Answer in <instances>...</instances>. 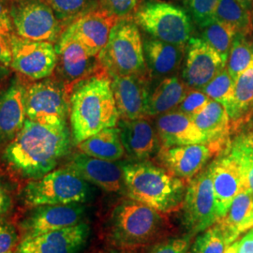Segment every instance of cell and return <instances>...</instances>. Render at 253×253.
<instances>
[{
  "instance_id": "36",
  "label": "cell",
  "mask_w": 253,
  "mask_h": 253,
  "mask_svg": "<svg viewBox=\"0 0 253 253\" xmlns=\"http://www.w3.org/2000/svg\"><path fill=\"white\" fill-rule=\"evenodd\" d=\"M220 0H186V6L191 17L201 28L214 20L215 12Z\"/></svg>"
},
{
  "instance_id": "25",
  "label": "cell",
  "mask_w": 253,
  "mask_h": 253,
  "mask_svg": "<svg viewBox=\"0 0 253 253\" xmlns=\"http://www.w3.org/2000/svg\"><path fill=\"white\" fill-rule=\"evenodd\" d=\"M217 223L226 237L228 244L234 243L235 239L253 228V194L249 190L240 192L233 201L224 217L217 220Z\"/></svg>"
},
{
  "instance_id": "7",
  "label": "cell",
  "mask_w": 253,
  "mask_h": 253,
  "mask_svg": "<svg viewBox=\"0 0 253 253\" xmlns=\"http://www.w3.org/2000/svg\"><path fill=\"white\" fill-rule=\"evenodd\" d=\"M135 23L150 36L172 44L187 45L192 25L184 9L162 1H149L136 11Z\"/></svg>"
},
{
  "instance_id": "12",
  "label": "cell",
  "mask_w": 253,
  "mask_h": 253,
  "mask_svg": "<svg viewBox=\"0 0 253 253\" xmlns=\"http://www.w3.org/2000/svg\"><path fill=\"white\" fill-rule=\"evenodd\" d=\"M90 227L81 222L42 235L25 236L16 248V253H79L85 247Z\"/></svg>"
},
{
  "instance_id": "10",
  "label": "cell",
  "mask_w": 253,
  "mask_h": 253,
  "mask_svg": "<svg viewBox=\"0 0 253 253\" xmlns=\"http://www.w3.org/2000/svg\"><path fill=\"white\" fill-rule=\"evenodd\" d=\"M182 208L184 224L191 234L204 232L217 222L215 194L209 167L190 180Z\"/></svg>"
},
{
  "instance_id": "15",
  "label": "cell",
  "mask_w": 253,
  "mask_h": 253,
  "mask_svg": "<svg viewBox=\"0 0 253 253\" xmlns=\"http://www.w3.org/2000/svg\"><path fill=\"white\" fill-rule=\"evenodd\" d=\"M55 48L57 52L56 68L69 92L76 84L96 74L99 69H102L99 57L91 54L77 41L59 39Z\"/></svg>"
},
{
  "instance_id": "49",
  "label": "cell",
  "mask_w": 253,
  "mask_h": 253,
  "mask_svg": "<svg viewBox=\"0 0 253 253\" xmlns=\"http://www.w3.org/2000/svg\"></svg>"
},
{
  "instance_id": "23",
  "label": "cell",
  "mask_w": 253,
  "mask_h": 253,
  "mask_svg": "<svg viewBox=\"0 0 253 253\" xmlns=\"http://www.w3.org/2000/svg\"><path fill=\"white\" fill-rule=\"evenodd\" d=\"M121 141L126 153L135 161H145L156 151L159 137L147 117L118 121Z\"/></svg>"
},
{
  "instance_id": "44",
  "label": "cell",
  "mask_w": 253,
  "mask_h": 253,
  "mask_svg": "<svg viewBox=\"0 0 253 253\" xmlns=\"http://www.w3.org/2000/svg\"><path fill=\"white\" fill-rule=\"evenodd\" d=\"M12 53L9 44V38L0 34V68L11 66Z\"/></svg>"
},
{
  "instance_id": "22",
  "label": "cell",
  "mask_w": 253,
  "mask_h": 253,
  "mask_svg": "<svg viewBox=\"0 0 253 253\" xmlns=\"http://www.w3.org/2000/svg\"><path fill=\"white\" fill-rule=\"evenodd\" d=\"M155 127L164 147L208 144L193 118L177 110L157 117Z\"/></svg>"
},
{
  "instance_id": "37",
  "label": "cell",
  "mask_w": 253,
  "mask_h": 253,
  "mask_svg": "<svg viewBox=\"0 0 253 253\" xmlns=\"http://www.w3.org/2000/svg\"><path fill=\"white\" fill-rule=\"evenodd\" d=\"M210 100L204 91L189 88L176 110L193 118L208 105Z\"/></svg>"
},
{
  "instance_id": "38",
  "label": "cell",
  "mask_w": 253,
  "mask_h": 253,
  "mask_svg": "<svg viewBox=\"0 0 253 253\" xmlns=\"http://www.w3.org/2000/svg\"><path fill=\"white\" fill-rule=\"evenodd\" d=\"M101 9L118 19H130L135 15L138 0H100Z\"/></svg>"
},
{
  "instance_id": "8",
  "label": "cell",
  "mask_w": 253,
  "mask_h": 253,
  "mask_svg": "<svg viewBox=\"0 0 253 253\" xmlns=\"http://www.w3.org/2000/svg\"><path fill=\"white\" fill-rule=\"evenodd\" d=\"M68 93L62 82L42 79L30 84L26 93L27 119L51 127L68 126Z\"/></svg>"
},
{
  "instance_id": "11",
  "label": "cell",
  "mask_w": 253,
  "mask_h": 253,
  "mask_svg": "<svg viewBox=\"0 0 253 253\" xmlns=\"http://www.w3.org/2000/svg\"><path fill=\"white\" fill-rule=\"evenodd\" d=\"M12 53L11 68L33 80H42L54 73L57 52L52 42L32 41L12 34L9 37Z\"/></svg>"
},
{
  "instance_id": "6",
  "label": "cell",
  "mask_w": 253,
  "mask_h": 253,
  "mask_svg": "<svg viewBox=\"0 0 253 253\" xmlns=\"http://www.w3.org/2000/svg\"><path fill=\"white\" fill-rule=\"evenodd\" d=\"M90 196L88 182L68 166L29 182L22 191L24 204L30 208L84 204Z\"/></svg>"
},
{
  "instance_id": "3",
  "label": "cell",
  "mask_w": 253,
  "mask_h": 253,
  "mask_svg": "<svg viewBox=\"0 0 253 253\" xmlns=\"http://www.w3.org/2000/svg\"><path fill=\"white\" fill-rule=\"evenodd\" d=\"M127 195L163 214L182 207L186 193L185 180L165 168L147 163H129L123 166Z\"/></svg>"
},
{
  "instance_id": "5",
  "label": "cell",
  "mask_w": 253,
  "mask_h": 253,
  "mask_svg": "<svg viewBox=\"0 0 253 253\" xmlns=\"http://www.w3.org/2000/svg\"><path fill=\"white\" fill-rule=\"evenodd\" d=\"M98 57L110 78L150 74L139 27L131 18L118 20Z\"/></svg>"
},
{
  "instance_id": "18",
  "label": "cell",
  "mask_w": 253,
  "mask_h": 253,
  "mask_svg": "<svg viewBox=\"0 0 253 253\" xmlns=\"http://www.w3.org/2000/svg\"><path fill=\"white\" fill-rule=\"evenodd\" d=\"M217 219L224 217L235 197L245 190L244 176L237 157L232 151L210 166Z\"/></svg>"
},
{
  "instance_id": "34",
  "label": "cell",
  "mask_w": 253,
  "mask_h": 253,
  "mask_svg": "<svg viewBox=\"0 0 253 253\" xmlns=\"http://www.w3.org/2000/svg\"><path fill=\"white\" fill-rule=\"evenodd\" d=\"M228 246L225 235L216 222L196 238L190 253H224Z\"/></svg>"
},
{
  "instance_id": "45",
  "label": "cell",
  "mask_w": 253,
  "mask_h": 253,
  "mask_svg": "<svg viewBox=\"0 0 253 253\" xmlns=\"http://www.w3.org/2000/svg\"><path fill=\"white\" fill-rule=\"evenodd\" d=\"M12 209V198L8 189L0 182V217Z\"/></svg>"
},
{
  "instance_id": "14",
  "label": "cell",
  "mask_w": 253,
  "mask_h": 253,
  "mask_svg": "<svg viewBox=\"0 0 253 253\" xmlns=\"http://www.w3.org/2000/svg\"><path fill=\"white\" fill-rule=\"evenodd\" d=\"M182 79L190 88L203 90L226 64L220 55L200 38H191L187 46Z\"/></svg>"
},
{
  "instance_id": "35",
  "label": "cell",
  "mask_w": 253,
  "mask_h": 253,
  "mask_svg": "<svg viewBox=\"0 0 253 253\" xmlns=\"http://www.w3.org/2000/svg\"><path fill=\"white\" fill-rule=\"evenodd\" d=\"M59 23L72 24L75 19L90 11L92 0H46Z\"/></svg>"
},
{
  "instance_id": "26",
  "label": "cell",
  "mask_w": 253,
  "mask_h": 253,
  "mask_svg": "<svg viewBox=\"0 0 253 253\" xmlns=\"http://www.w3.org/2000/svg\"><path fill=\"white\" fill-rule=\"evenodd\" d=\"M192 118L202 133L206 136L208 144L221 148L226 143L232 123L226 109L220 103L210 100L208 105Z\"/></svg>"
},
{
  "instance_id": "28",
  "label": "cell",
  "mask_w": 253,
  "mask_h": 253,
  "mask_svg": "<svg viewBox=\"0 0 253 253\" xmlns=\"http://www.w3.org/2000/svg\"><path fill=\"white\" fill-rule=\"evenodd\" d=\"M77 145L81 153L109 162L122 159L126 152L119 128L116 126L104 128Z\"/></svg>"
},
{
  "instance_id": "41",
  "label": "cell",
  "mask_w": 253,
  "mask_h": 253,
  "mask_svg": "<svg viewBox=\"0 0 253 253\" xmlns=\"http://www.w3.org/2000/svg\"><path fill=\"white\" fill-rule=\"evenodd\" d=\"M237 157L244 176L245 190L253 194V157L236 150L232 147L231 150Z\"/></svg>"
},
{
  "instance_id": "42",
  "label": "cell",
  "mask_w": 253,
  "mask_h": 253,
  "mask_svg": "<svg viewBox=\"0 0 253 253\" xmlns=\"http://www.w3.org/2000/svg\"><path fill=\"white\" fill-rule=\"evenodd\" d=\"M12 30L13 26L9 9L5 5L3 0H0V34L9 38L12 35Z\"/></svg>"
},
{
  "instance_id": "48",
  "label": "cell",
  "mask_w": 253,
  "mask_h": 253,
  "mask_svg": "<svg viewBox=\"0 0 253 253\" xmlns=\"http://www.w3.org/2000/svg\"><path fill=\"white\" fill-rule=\"evenodd\" d=\"M237 250H238V243L235 242L227 247L224 253H238Z\"/></svg>"
},
{
  "instance_id": "24",
  "label": "cell",
  "mask_w": 253,
  "mask_h": 253,
  "mask_svg": "<svg viewBox=\"0 0 253 253\" xmlns=\"http://www.w3.org/2000/svg\"><path fill=\"white\" fill-rule=\"evenodd\" d=\"M144 52L150 74L168 77L179 70L186 45L172 44L152 38L144 42Z\"/></svg>"
},
{
  "instance_id": "43",
  "label": "cell",
  "mask_w": 253,
  "mask_h": 253,
  "mask_svg": "<svg viewBox=\"0 0 253 253\" xmlns=\"http://www.w3.org/2000/svg\"><path fill=\"white\" fill-rule=\"evenodd\" d=\"M233 148L253 157V131L238 136L235 139Z\"/></svg>"
},
{
  "instance_id": "21",
  "label": "cell",
  "mask_w": 253,
  "mask_h": 253,
  "mask_svg": "<svg viewBox=\"0 0 253 253\" xmlns=\"http://www.w3.org/2000/svg\"><path fill=\"white\" fill-rule=\"evenodd\" d=\"M27 88L13 80L0 94V146L8 145L24 126L27 119Z\"/></svg>"
},
{
  "instance_id": "16",
  "label": "cell",
  "mask_w": 253,
  "mask_h": 253,
  "mask_svg": "<svg viewBox=\"0 0 253 253\" xmlns=\"http://www.w3.org/2000/svg\"><path fill=\"white\" fill-rule=\"evenodd\" d=\"M219 150L212 144L162 146L158 157L166 170L183 180H189L201 172Z\"/></svg>"
},
{
  "instance_id": "17",
  "label": "cell",
  "mask_w": 253,
  "mask_h": 253,
  "mask_svg": "<svg viewBox=\"0 0 253 253\" xmlns=\"http://www.w3.org/2000/svg\"><path fill=\"white\" fill-rule=\"evenodd\" d=\"M85 214L84 204L40 206L33 208L21 221L25 236L38 235L81 223Z\"/></svg>"
},
{
  "instance_id": "4",
  "label": "cell",
  "mask_w": 253,
  "mask_h": 253,
  "mask_svg": "<svg viewBox=\"0 0 253 253\" xmlns=\"http://www.w3.org/2000/svg\"><path fill=\"white\" fill-rule=\"evenodd\" d=\"M168 230L169 222L163 213L134 200L118 205L110 221L113 241L126 249L157 242L168 234Z\"/></svg>"
},
{
  "instance_id": "30",
  "label": "cell",
  "mask_w": 253,
  "mask_h": 253,
  "mask_svg": "<svg viewBox=\"0 0 253 253\" xmlns=\"http://www.w3.org/2000/svg\"><path fill=\"white\" fill-rule=\"evenodd\" d=\"M237 31L234 27L214 19L206 27H202L200 39L213 48L226 64Z\"/></svg>"
},
{
  "instance_id": "27",
  "label": "cell",
  "mask_w": 253,
  "mask_h": 253,
  "mask_svg": "<svg viewBox=\"0 0 253 253\" xmlns=\"http://www.w3.org/2000/svg\"><path fill=\"white\" fill-rule=\"evenodd\" d=\"M190 87L175 75L165 77L149 94L147 117H159L176 110Z\"/></svg>"
},
{
  "instance_id": "13",
  "label": "cell",
  "mask_w": 253,
  "mask_h": 253,
  "mask_svg": "<svg viewBox=\"0 0 253 253\" xmlns=\"http://www.w3.org/2000/svg\"><path fill=\"white\" fill-rule=\"evenodd\" d=\"M119 19L104 9L90 10L75 19L59 39L74 40L98 56L108 42L110 33Z\"/></svg>"
},
{
  "instance_id": "46",
  "label": "cell",
  "mask_w": 253,
  "mask_h": 253,
  "mask_svg": "<svg viewBox=\"0 0 253 253\" xmlns=\"http://www.w3.org/2000/svg\"><path fill=\"white\" fill-rule=\"evenodd\" d=\"M237 243L238 253H253V228Z\"/></svg>"
},
{
  "instance_id": "29",
  "label": "cell",
  "mask_w": 253,
  "mask_h": 253,
  "mask_svg": "<svg viewBox=\"0 0 253 253\" xmlns=\"http://www.w3.org/2000/svg\"><path fill=\"white\" fill-rule=\"evenodd\" d=\"M253 116V62L235 80L234 100L229 112L232 127L244 124Z\"/></svg>"
},
{
  "instance_id": "20",
  "label": "cell",
  "mask_w": 253,
  "mask_h": 253,
  "mask_svg": "<svg viewBox=\"0 0 253 253\" xmlns=\"http://www.w3.org/2000/svg\"><path fill=\"white\" fill-rule=\"evenodd\" d=\"M68 167L81 177L108 192H118L125 187L123 166L85 154L73 156Z\"/></svg>"
},
{
  "instance_id": "32",
  "label": "cell",
  "mask_w": 253,
  "mask_h": 253,
  "mask_svg": "<svg viewBox=\"0 0 253 253\" xmlns=\"http://www.w3.org/2000/svg\"><path fill=\"white\" fill-rule=\"evenodd\" d=\"M253 62V42L237 33L226 62L228 73L235 80Z\"/></svg>"
},
{
  "instance_id": "31",
  "label": "cell",
  "mask_w": 253,
  "mask_h": 253,
  "mask_svg": "<svg viewBox=\"0 0 253 253\" xmlns=\"http://www.w3.org/2000/svg\"><path fill=\"white\" fill-rule=\"evenodd\" d=\"M214 19L234 27L237 33L250 35L253 32V14L247 11L236 0H220Z\"/></svg>"
},
{
  "instance_id": "40",
  "label": "cell",
  "mask_w": 253,
  "mask_h": 253,
  "mask_svg": "<svg viewBox=\"0 0 253 253\" xmlns=\"http://www.w3.org/2000/svg\"><path fill=\"white\" fill-rule=\"evenodd\" d=\"M190 238H174L156 245L148 253H188Z\"/></svg>"
},
{
  "instance_id": "33",
  "label": "cell",
  "mask_w": 253,
  "mask_h": 253,
  "mask_svg": "<svg viewBox=\"0 0 253 253\" xmlns=\"http://www.w3.org/2000/svg\"><path fill=\"white\" fill-rule=\"evenodd\" d=\"M235 80L228 73L226 67L206 85L203 91L210 98L220 103L226 109L228 114L232 108L234 100Z\"/></svg>"
},
{
  "instance_id": "47",
  "label": "cell",
  "mask_w": 253,
  "mask_h": 253,
  "mask_svg": "<svg viewBox=\"0 0 253 253\" xmlns=\"http://www.w3.org/2000/svg\"><path fill=\"white\" fill-rule=\"evenodd\" d=\"M247 11L253 14V0H236Z\"/></svg>"
},
{
  "instance_id": "39",
  "label": "cell",
  "mask_w": 253,
  "mask_h": 253,
  "mask_svg": "<svg viewBox=\"0 0 253 253\" xmlns=\"http://www.w3.org/2000/svg\"><path fill=\"white\" fill-rule=\"evenodd\" d=\"M18 233L10 222L0 217V253H11L17 244Z\"/></svg>"
},
{
  "instance_id": "9",
  "label": "cell",
  "mask_w": 253,
  "mask_h": 253,
  "mask_svg": "<svg viewBox=\"0 0 253 253\" xmlns=\"http://www.w3.org/2000/svg\"><path fill=\"white\" fill-rule=\"evenodd\" d=\"M9 13L16 35L27 40L55 42L60 33V23L54 10L42 0H19Z\"/></svg>"
},
{
  "instance_id": "1",
  "label": "cell",
  "mask_w": 253,
  "mask_h": 253,
  "mask_svg": "<svg viewBox=\"0 0 253 253\" xmlns=\"http://www.w3.org/2000/svg\"><path fill=\"white\" fill-rule=\"evenodd\" d=\"M71 148L69 127H51L26 119L6 145L3 159L22 177L36 180L54 171Z\"/></svg>"
},
{
  "instance_id": "19",
  "label": "cell",
  "mask_w": 253,
  "mask_h": 253,
  "mask_svg": "<svg viewBox=\"0 0 253 253\" xmlns=\"http://www.w3.org/2000/svg\"><path fill=\"white\" fill-rule=\"evenodd\" d=\"M111 86L119 118L124 120L147 117L148 75H126L111 78Z\"/></svg>"
},
{
  "instance_id": "2",
  "label": "cell",
  "mask_w": 253,
  "mask_h": 253,
  "mask_svg": "<svg viewBox=\"0 0 253 253\" xmlns=\"http://www.w3.org/2000/svg\"><path fill=\"white\" fill-rule=\"evenodd\" d=\"M70 119L75 145L104 128L118 125L119 114L107 73H96L73 86Z\"/></svg>"
}]
</instances>
